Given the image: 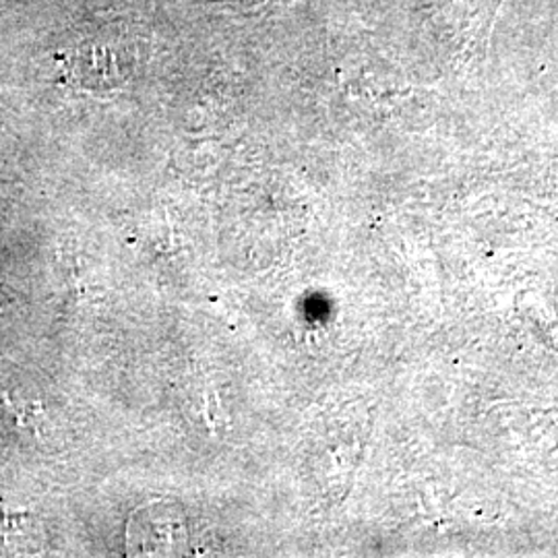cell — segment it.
I'll return each instance as SVG.
<instances>
[{
	"label": "cell",
	"mask_w": 558,
	"mask_h": 558,
	"mask_svg": "<svg viewBox=\"0 0 558 558\" xmlns=\"http://www.w3.org/2000/svg\"><path fill=\"white\" fill-rule=\"evenodd\" d=\"M131 59L124 48L112 41H94L83 48L77 60L81 81L89 87H114L131 75Z\"/></svg>",
	"instance_id": "6da1fadb"
}]
</instances>
